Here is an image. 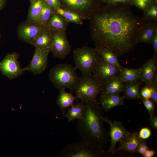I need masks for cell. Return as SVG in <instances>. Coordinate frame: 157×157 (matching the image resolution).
I'll return each mask as SVG.
<instances>
[{"mask_svg":"<svg viewBox=\"0 0 157 157\" xmlns=\"http://www.w3.org/2000/svg\"><path fill=\"white\" fill-rule=\"evenodd\" d=\"M150 85L157 86V72H156L154 74L151 83L149 85Z\"/></svg>","mask_w":157,"mask_h":157,"instance_id":"41","label":"cell"},{"mask_svg":"<svg viewBox=\"0 0 157 157\" xmlns=\"http://www.w3.org/2000/svg\"><path fill=\"white\" fill-rule=\"evenodd\" d=\"M46 28V26L37 22L27 19L22 22L18 26V37L19 39L30 43L38 34Z\"/></svg>","mask_w":157,"mask_h":157,"instance_id":"10","label":"cell"},{"mask_svg":"<svg viewBox=\"0 0 157 157\" xmlns=\"http://www.w3.org/2000/svg\"><path fill=\"white\" fill-rule=\"evenodd\" d=\"M151 87L152 89L151 96L149 99L154 104H157V86L152 85H148Z\"/></svg>","mask_w":157,"mask_h":157,"instance_id":"35","label":"cell"},{"mask_svg":"<svg viewBox=\"0 0 157 157\" xmlns=\"http://www.w3.org/2000/svg\"><path fill=\"white\" fill-rule=\"evenodd\" d=\"M85 105L83 116L77 123L78 133L82 139L104 149L109 140L110 134L104 127L103 109L96 102L86 101Z\"/></svg>","mask_w":157,"mask_h":157,"instance_id":"2","label":"cell"},{"mask_svg":"<svg viewBox=\"0 0 157 157\" xmlns=\"http://www.w3.org/2000/svg\"><path fill=\"white\" fill-rule=\"evenodd\" d=\"M59 90V93L57 98L56 103L63 115L65 113L66 109L74 105L76 98L75 96L73 95V92H67L64 89Z\"/></svg>","mask_w":157,"mask_h":157,"instance_id":"19","label":"cell"},{"mask_svg":"<svg viewBox=\"0 0 157 157\" xmlns=\"http://www.w3.org/2000/svg\"><path fill=\"white\" fill-rule=\"evenodd\" d=\"M144 140L140 138L137 132H129L119 142L117 151L123 150L133 153L137 152L140 143Z\"/></svg>","mask_w":157,"mask_h":157,"instance_id":"14","label":"cell"},{"mask_svg":"<svg viewBox=\"0 0 157 157\" xmlns=\"http://www.w3.org/2000/svg\"><path fill=\"white\" fill-rule=\"evenodd\" d=\"M6 0H0V11L3 8L6 3Z\"/></svg>","mask_w":157,"mask_h":157,"instance_id":"42","label":"cell"},{"mask_svg":"<svg viewBox=\"0 0 157 157\" xmlns=\"http://www.w3.org/2000/svg\"><path fill=\"white\" fill-rule=\"evenodd\" d=\"M153 47L154 55L153 57L157 58V32L155 34L151 42Z\"/></svg>","mask_w":157,"mask_h":157,"instance_id":"38","label":"cell"},{"mask_svg":"<svg viewBox=\"0 0 157 157\" xmlns=\"http://www.w3.org/2000/svg\"><path fill=\"white\" fill-rule=\"evenodd\" d=\"M140 68L129 69L123 67L119 72L118 75L124 83L135 82L140 80Z\"/></svg>","mask_w":157,"mask_h":157,"instance_id":"25","label":"cell"},{"mask_svg":"<svg viewBox=\"0 0 157 157\" xmlns=\"http://www.w3.org/2000/svg\"><path fill=\"white\" fill-rule=\"evenodd\" d=\"M150 0H133V5L144 11Z\"/></svg>","mask_w":157,"mask_h":157,"instance_id":"32","label":"cell"},{"mask_svg":"<svg viewBox=\"0 0 157 157\" xmlns=\"http://www.w3.org/2000/svg\"><path fill=\"white\" fill-rule=\"evenodd\" d=\"M98 0L104 3L105 4L106 3V2L108 1V0Z\"/></svg>","mask_w":157,"mask_h":157,"instance_id":"43","label":"cell"},{"mask_svg":"<svg viewBox=\"0 0 157 157\" xmlns=\"http://www.w3.org/2000/svg\"><path fill=\"white\" fill-rule=\"evenodd\" d=\"M157 58H151L140 67V80L146 85H150L154 74L157 72Z\"/></svg>","mask_w":157,"mask_h":157,"instance_id":"15","label":"cell"},{"mask_svg":"<svg viewBox=\"0 0 157 157\" xmlns=\"http://www.w3.org/2000/svg\"><path fill=\"white\" fill-rule=\"evenodd\" d=\"M124 83L118 74L101 84L100 96L120 93L123 92Z\"/></svg>","mask_w":157,"mask_h":157,"instance_id":"16","label":"cell"},{"mask_svg":"<svg viewBox=\"0 0 157 157\" xmlns=\"http://www.w3.org/2000/svg\"><path fill=\"white\" fill-rule=\"evenodd\" d=\"M54 11L51 6L44 2L37 22L46 26L48 20Z\"/></svg>","mask_w":157,"mask_h":157,"instance_id":"29","label":"cell"},{"mask_svg":"<svg viewBox=\"0 0 157 157\" xmlns=\"http://www.w3.org/2000/svg\"><path fill=\"white\" fill-rule=\"evenodd\" d=\"M157 32V22H147L140 34L137 43L151 44L152 40Z\"/></svg>","mask_w":157,"mask_h":157,"instance_id":"22","label":"cell"},{"mask_svg":"<svg viewBox=\"0 0 157 157\" xmlns=\"http://www.w3.org/2000/svg\"><path fill=\"white\" fill-rule=\"evenodd\" d=\"M142 101L148 111L150 117L154 115V110L155 108L154 104L149 99H142Z\"/></svg>","mask_w":157,"mask_h":157,"instance_id":"30","label":"cell"},{"mask_svg":"<svg viewBox=\"0 0 157 157\" xmlns=\"http://www.w3.org/2000/svg\"><path fill=\"white\" fill-rule=\"evenodd\" d=\"M101 83L92 74L83 75L79 77L73 90L77 99L85 102L90 101L97 102V99L100 94Z\"/></svg>","mask_w":157,"mask_h":157,"instance_id":"5","label":"cell"},{"mask_svg":"<svg viewBox=\"0 0 157 157\" xmlns=\"http://www.w3.org/2000/svg\"><path fill=\"white\" fill-rule=\"evenodd\" d=\"M96 48L99 56L101 58L107 63L117 67L119 72L122 70L123 67L119 63L118 56L116 54L107 49Z\"/></svg>","mask_w":157,"mask_h":157,"instance_id":"24","label":"cell"},{"mask_svg":"<svg viewBox=\"0 0 157 157\" xmlns=\"http://www.w3.org/2000/svg\"><path fill=\"white\" fill-rule=\"evenodd\" d=\"M44 2V0H37L31 4L28 12L27 20L37 22Z\"/></svg>","mask_w":157,"mask_h":157,"instance_id":"28","label":"cell"},{"mask_svg":"<svg viewBox=\"0 0 157 157\" xmlns=\"http://www.w3.org/2000/svg\"><path fill=\"white\" fill-rule=\"evenodd\" d=\"M150 125L152 129H157V117L155 115L150 117L149 119Z\"/></svg>","mask_w":157,"mask_h":157,"instance_id":"39","label":"cell"},{"mask_svg":"<svg viewBox=\"0 0 157 157\" xmlns=\"http://www.w3.org/2000/svg\"><path fill=\"white\" fill-rule=\"evenodd\" d=\"M68 23L63 16L54 11L48 20L46 26L52 31H65Z\"/></svg>","mask_w":157,"mask_h":157,"instance_id":"20","label":"cell"},{"mask_svg":"<svg viewBox=\"0 0 157 157\" xmlns=\"http://www.w3.org/2000/svg\"><path fill=\"white\" fill-rule=\"evenodd\" d=\"M155 154L154 151L153 150H149L146 151L142 155L144 157H152Z\"/></svg>","mask_w":157,"mask_h":157,"instance_id":"40","label":"cell"},{"mask_svg":"<svg viewBox=\"0 0 157 157\" xmlns=\"http://www.w3.org/2000/svg\"><path fill=\"white\" fill-rule=\"evenodd\" d=\"M85 103L81 101L76 104H74L69 108L67 109V112L63 115L69 122L76 119H78L82 118L85 110Z\"/></svg>","mask_w":157,"mask_h":157,"instance_id":"23","label":"cell"},{"mask_svg":"<svg viewBox=\"0 0 157 157\" xmlns=\"http://www.w3.org/2000/svg\"><path fill=\"white\" fill-rule=\"evenodd\" d=\"M29 0L30 1L31 4L33 3V2H35V1L37 0Z\"/></svg>","mask_w":157,"mask_h":157,"instance_id":"44","label":"cell"},{"mask_svg":"<svg viewBox=\"0 0 157 157\" xmlns=\"http://www.w3.org/2000/svg\"><path fill=\"white\" fill-rule=\"evenodd\" d=\"M149 148L145 142L143 140L139 145L137 150V152L142 155L146 151L149 150Z\"/></svg>","mask_w":157,"mask_h":157,"instance_id":"36","label":"cell"},{"mask_svg":"<svg viewBox=\"0 0 157 157\" xmlns=\"http://www.w3.org/2000/svg\"><path fill=\"white\" fill-rule=\"evenodd\" d=\"M152 89L150 86L145 85L142 87L140 92L142 99H149L151 97Z\"/></svg>","mask_w":157,"mask_h":157,"instance_id":"31","label":"cell"},{"mask_svg":"<svg viewBox=\"0 0 157 157\" xmlns=\"http://www.w3.org/2000/svg\"><path fill=\"white\" fill-rule=\"evenodd\" d=\"M19 55L17 52L8 54L0 62V70L10 79L16 78L27 70V67L22 68L18 61Z\"/></svg>","mask_w":157,"mask_h":157,"instance_id":"7","label":"cell"},{"mask_svg":"<svg viewBox=\"0 0 157 157\" xmlns=\"http://www.w3.org/2000/svg\"><path fill=\"white\" fill-rule=\"evenodd\" d=\"M119 73L117 67L99 57L92 74L102 84L118 75Z\"/></svg>","mask_w":157,"mask_h":157,"instance_id":"11","label":"cell"},{"mask_svg":"<svg viewBox=\"0 0 157 157\" xmlns=\"http://www.w3.org/2000/svg\"><path fill=\"white\" fill-rule=\"evenodd\" d=\"M44 1L53 9L61 6L59 0H44Z\"/></svg>","mask_w":157,"mask_h":157,"instance_id":"37","label":"cell"},{"mask_svg":"<svg viewBox=\"0 0 157 157\" xmlns=\"http://www.w3.org/2000/svg\"><path fill=\"white\" fill-rule=\"evenodd\" d=\"M53 38L50 51L58 58H64L70 52L71 47L65 31H52Z\"/></svg>","mask_w":157,"mask_h":157,"instance_id":"9","label":"cell"},{"mask_svg":"<svg viewBox=\"0 0 157 157\" xmlns=\"http://www.w3.org/2000/svg\"><path fill=\"white\" fill-rule=\"evenodd\" d=\"M151 135V131L150 129L147 127L142 128L138 133L139 137L145 140L149 138Z\"/></svg>","mask_w":157,"mask_h":157,"instance_id":"33","label":"cell"},{"mask_svg":"<svg viewBox=\"0 0 157 157\" xmlns=\"http://www.w3.org/2000/svg\"><path fill=\"white\" fill-rule=\"evenodd\" d=\"M49 51L35 48L30 64L27 67V71L34 74H40L43 72L47 67Z\"/></svg>","mask_w":157,"mask_h":157,"instance_id":"12","label":"cell"},{"mask_svg":"<svg viewBox=\"0 0 157 157\" xmlns=\"http://www.w3.org/2000/svg\"><path fill=\"white\" fill-rule=\"evenodd\" d=\"M103 119L104 122L108 123L110 126L109 134L111 138V144L107 152L113 153L116 151L115 147L117 143L129 131L120 122L114 121L112 122L107 117H104Z\"/></svg>","mask_w":157,"mask_h":157,"instance_id":"13","label":"cell"},{"mask_svg":"<svg viewBox=\"0 0 157 157\" xmlns=\"http://www.w3.org/2000/svg\"><path fill=\"white\" fill-rule=\"evenodd\" d=\"M106 4L108 5L122 4L130 6L133 5V0H108Z\"/></svg>","mask_w":157,"mask_h":157,"instance_id":"34","label":"cell"},{"mask_svg":"<svg viewBox=\"0 0 157 157\" xmlns=\"http://www.w3.org/2000/svg\"><path fill=\"white\" fill-rule=\"evenodd\" d=\"M90 19L96 47L108 49L118 56L134 49L147 24L134 14L130 6L122 4L97 7Z\"/></svg>","mask_w":157,"mask_h":157,"instance_id":"1","label":"cell"},{"mask_svg":"<svg viewBox=\"0 0 157 157\" xmlns=\"http://www.w3.org/2000/svg\"><path fill=\"white\" fill-rule=\"evenodd\" d=\"M124 99L123 96L119 93L100 96V97L101 107L106 112L116 106L123 105Z\"/></svg>","mask_w":157,"mask_h":157,"instance_id":"18","label":"cell"},{"mask_svg":"<svg viewBox=\"0 0 157 157\" xmlns=\"http://www.w3.org/2000/svg\"><path fill=\"white\" fill-rule=\"evenodd\" d=\"M56 13L63 16L68 22L81 24L83 19L79 15L70 10L58 7L53 9Z\"/></svg>","mask_w":157,"mask_h":157,"instance_id":"27","label":"cell"},{"mask_svg":"<svg viewBox=\"0 0 157 157\" xmlns=\"http://www.w3.org/2000/svg\"><path fill=\"white\" fill-rule=\"evenodd\" d=\"M76 69L68 64H60L54 66L48 75L50 81L59 90L68 88L73 92L79 78L76 73Z\"/></svg>","mask_w":157,"mask_h":157,"instance_id":"3","label":"cell"},{"mask_svg":"<svg viewBox=\"0 0 157 157\" xmlns=\"http://www.w3.org/2000/svg\"><path fill=\"white\" fill-rule=\"evenodd\" d=\"M143 11L142 18L147 23L157 22V0H150Z\"/></svg>","mask_w":157,"mask_h":157,"instance_id":"26","label":"cell"},{"mask_svg":"<svg viewBox=\"0 0 157 157\" xmlns=\"http://www.w3.org/2000/svg\"><path fill=\"white\" fill-rule=\"evenodd\" d=\"M64 9L75 13L83 19H90L97 8L94 6L93 0H59Z\"/></svg>","mask_w":157,"mask_h":157,"instance_id":"8","label":"cell"},{"mask_svg":"<svg viewBox=\"0 0 157 157\" xmlns=\"http://www.w3.org/2000/svg\"><path fill=\"white\" fill-rule=\"evenodd\" d=\"M53 35L52 31L46 27L31 41L30 44L35 48L50 51Z\"/></svg>","mask_w":157,"mask_h":157,"instance_id":"17","label":"cell"},{"mask_svg":"<svg viewBox=\"0 0 157 157\" xmlns=\"http://www.w3.org/2000/svg\"><path fill=\"white\" fill-rule=\"evenodd\" d=\"M142 83L140 80L135 82L125 83L123 91V97L124 99H142L140 91V87Z\"/></svg>","mask_w":157,"mask_h":157,"instance_id":"21","label":"cell"},{"mask_svg":"<svg viewBox=\"0 0 157 157\" xmlns=\"http://www.w3.org/2000/svg\"><path fill=\"white\" fill-rule=\"evenodd\" d=\"M75 67L79 69L83 75L92 74L99 56L97 49L87 46L78 48L73 52Z\"/></svg>","mask_w":157,"mask_h":157,"instance_id":"6","label":"cell"},{"mask_svg":"<svg viewBox=\"0 0 157 157\" xmlns=\"http://www.w3.org/2000/svg\"><path fill=\"white\" fill-rule=\"evenodd\" d=\"M108 152L86 140L74 142L65 145L58 154L59 157H101Z\"/></svg>","mask_w":157,"mask_h":157,"instance_id":"4","label":"cell"}]
</instances>
